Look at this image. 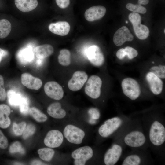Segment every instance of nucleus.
Returning a JSON list of instances; mask_svg holds the SVG:
<instances>
[{"instance_id":"f257e3e1","label":"nucleus","mask_w":165,"mask_h":165,"mask_svg":"<svg viewBox=\"0 0 165 165\" xmlns=\"http://www.w3.org/2000/svg\"><path fill=\"white\" fill-rule=\"evenodd\" d=\"M141 117L149 148L155 155L165 159V117L160 112H144Z\"/></svg>"},{"instance_id":"f03ea898","label":"nucleus","mask_w":165,"mask_h":165,"mask_svg":"<svg viewBox=\"0 0 165 165\" xmlns=\"http://www.w3.org/2000/svg\"><path fill=\"white\" fill-rule=\"evenodd\" d=\"M116 136L121 138L126 147L131 149L146 150L149 148L140 116L132 117L125 128Z\"/></svg>"},{"instance_id":"7ed1b4c3","label":"nucleus","mask_w":165,"mask_h":165,"mask_svg":"<svg viewBox=\"0 0 165 165\" xmlns=\"http://www.w3.org/2000/svg\"><path fill=\"white\" fill-rule=\"evenodd\" d=\"M131 117L119 115L106 120L98 128L97 133L99 137L101 140L114 137L123 130Z\"/></svg>"},{"instance_id":"20e7f679","label":"nucleus","mask_w":165,"mask_h":165,"mask_svg":"<svg viewBox=\"0 0 165 165\" xmlns=\"http://www.w3.org/2000/svg\"><path fill=\"white\" fill-rule=\"evenodd\" d=\"M122 165H150L154 160L148 150H133L123 154L120 160Z\"/></svg>"},{"instance_id":"39448f33","label":"nucleus","mask_w":165,"mask_h":165,"mask_svg":"<svg viewBox=\"0 0 165 165\" xmlns=\"http://www.w3.org/2000/svg\"><path fill=\"white\" fill-rule=\"evenodd\" d=\"M112 144L105 153L103 161L105 165H114L120 160L126 147L118 136L113 137Z\"/></svg>"},{"instance_id":"423d86ee","label":"nucleus","mask_w":165,"mask_h":165,"mask_svg":"<svg viewBox=\"0 0 165 165\" xmlns=\"http://www.w3.org/2000/svg\"><path fill=\"white\" fill-rule=\"evenodd\" d=\"M122 90L124 95L131 100L138 98L141 91L138 82L131 78H126L122 80L121 83Z\"/></svg>"},{"instance_id":"0eeeda50","label":"nucleus","mask_w":165,"mask_h":165,"mask_svg":"<svg viewBox=\"0 0 165 165\" xmlns=\"http://www.w3.org/2000/svg\"><path fill=\"white\" fill-rule=\"evenodd\" d=\"M63 135L71 143L79 145L82 143L85 137L84 131L81 128L72 124L66 125L63 130Z\"/></svg>"},{"instance_id":"6e6552de","label":"nucleus","mask_w":165,"mask_h":165,"mask_svg":"<svg viewBox=\"0 0 165 165\" xmlns=\"http://www.w3.org/2000/svg\"><path fill=\"white\" fill-rule=\"evenodd\" d=\"M129 19L132 24L134 32L137 37L141 40L147 38L149 35V30L147 26L141 24V18L140 15L133 12L129 15Z\"/></svg>"},{"instance_id":"1a4fd4ad","label":"nucleus","mask_w":165,"mask_h":165,"mask_svg":"<svg viewBox=\"0 0 165 165\" xmlns=\"http://www.w3.org/2000/svg\"><path fill=\"white\" fill-rule=\"evenodd\" d=\"M102 81L96 75L91 76L88 79L85 88V93L90 98L97 99L100 96Z\"/></svg>"},{"instance_id":"9d476101","label":"nucleus","mask_w":165,"mask_h":165,"mask_svg":"<svg viewBox=\"0 0 165 165\" xmlns=\"http://www.w3.org/2000/svg\"><path fill=\"white\" fill-rule=\"evenodd\" d=\"M93 150L91 147L84 146L75 150L72 152L71 156L74 160V165H84L93 157Z\"/></svg>"},{"instance_id":"9b49d317","label":"nucleus","mask_w":165,"mask_h":165,"mask_svg":"<svg viewBox=\"0 0 165 165\" xmlns=\"http://www.w3.org/2000/svg\"><path fill=\"white\" fill-rule=\"evenodd\" d=\"M86 55L90 63L96 66L102 65L105 61V57L99 47L93 45L87 50Z\"/></svg>"},{"instance_id":"f8f14e48","label":"nucleus","mask_w":165,"mask_h":165,"mask_svg":"<svg viewBox=\"0 0 165 165\" xmlns=\"http://www.w3.org/2000/svg\"><path fill=\"white\" fill-rule=\"evenodd\" d=\"M88 75L85 72L77 71L73 74L68 81V87L71 90L76 91L81 89L87 81Z\"/></svg>"},{"instance_id":"ddd939ff","label":"nucleus","mask_w":165,"mask_h":165,"mask_svg":"<svg viewBox=\"0 0 165 165\" xmlns=\"http://www.w3.org/2000/svg\"><path fill=\"white\" fill-rule=\"evenodd\" d=\"M64 136L62 133L57 130L49 131L45 136L44 142L47 147L55 148L59 147L64 141Z\"/></svg>"},{"instance_id":"4468645a","label":"nucleus","mask_w":165,"mask_h":165,"mask_svg":"<svg viewBox=\"0 0 165 165\" xmlns=\"http://www.w3.org/2000/svg\"><path fill=\"white\" fill-rule=\"evenodd\" d=\"M44 90L47 96L55 100H60L64 96V92L62 87L55 81L46 82L44 86Z\"/></svg>"},{"instance_id":"2eb2a0df","label":"nucleus","mask_w":165,"mask_h":165,"mask_svg":"<svg viewBox=\"0 0 165 165\" xmlns=\"http://www.w3.org/2000/svg\"><path fill=\"white\" fill-rule=\"evenodd\" d=\"M134 36L128 28L125 26L120 28L115 33L113 41L117 46H120L127 41H131L134 39Z\"/></svg>"},{"instance_id":"dca6fc26","label":"nucleus","mask_w":165,"mask_h":165,"mask_svg":"<svg viewBox=\"0 0 165 165\" xmlns=\"http://www.w3.org/2000/svg\"><path fill=\"white\" fill-rule=\"evenodd\" d=\"M146 78L152 93L155 95L160 94L163 87V83L160 78L151 72L147 74Z\"/></svg>"},{"instance_id":"f3484780","label":"nucleus","mask_w":165,"mask_h":165,"mask_svg":"<svg viewBox=\"0 0 165 165\" xmlns=\"http://www.w3.org/2000/svg\"><path fill=\"white\" fill-rule=\"evenodd\" d=\"M106 11V8L103 6H93L85 11L84 16L87 21H93L103 17L105 14Z\"/></svg>"},{"instance_id":"a211bd4d","label":"nucleus","mask_w":165,"mask_h":165,"mask_svg":"<svg viewBox=\"0 0 165 165\" xmlns=\"http://www.w3.org/2000/svg\"><path fill=\"white\" fill-rule=\"evenodd\" d=\"M21 83L27 88L36 90L39 89L42 84V81L40 79L27 73L21 74Z\"/></svg>"},{"instance_id":"6ab92c4d","label":"nucleus","mask_w":165,"mask_h":165,"mask_svg":"<svg viewBox=\"0 0 165 165\" xmlns=\"http://www.w3.org/2000/svg\"><path fill=\"white\" fill-rule=\"evenodd\" d=\"M49 30L52 33L60 36H65L69 32L70 27L66 21H59L51 23L49 26Z\"/></svg>"},{"instance_id":"aec40b11","label":"nucleus","mask_w":165,"mask_h":165,"mask_svg":"<svg viewBox=\"0 0 165 165\" xmlns=\"http://www.w3.org/2000/svg\"><path fill=\"white\" fill-rule=\"evenodd\" d=\"M47 112L51 117L57 119L64 118L66 116V111L61 107L59 102H54L51 104L47 108Z\"/></svg>"},{"instance_id":"412c9836","label":"nucleus","mask_w":165,"mask_h":165,"mask_svg":"<svg viewBox=\"0 0 165 165\" xmlns=\"http://www.w3.org/2000/svg\"><path fill=\"white\" fill-rule=\"evenodd\" d=\"M11 113L10 107L7 105H0V127L3 129L8 127L11 123L9 116Z\"/></svg>"},{"instance_id":"4be33fe9","label":"nucleus","mask_w":165,"mask_h":165,"mask_svg":"<svg viewBox=\"0 0 165 165\" xmlns=\"http://www.w3.org/2000/svg\"><path fill=\"white\" fill-rule=\"evenodd\" d=\"M15 4L17 8L23 12L33 10L37 6V0H15Z\"/></svg>"},{"instance_id":"5701e85b","label":"nucleus","mask_w":165,"mask_h":165,"mask_svg":"<svg viewBox=\"0 0 165 165\" xmlns=\"http://www.w3.org/2000/svg\"><path fill=\"white\" fill-rule=\"evenodd\" d=\"M54 52L53 46L49 44H45L36 46L34 49L35 56L40 59H44L52 55Z\"/></svg>"},{"instance_id":"b1692460","label":"nucleus","mask_w":165,"mask_h":165,"mask_svg":"<svg viewBox=\"0 0 165 165\" xmlns=\"http://www.w3.org/2000/svg\"><path fill=\"white\" fill-rule=\"evenodd\" d=\"M7 96L9 104L13 107L19 106L23 96L13 90H10L7 93Z\"/></svg>"},{"instance_id":"393cba45","label":"nucleus","mask_w":165,"mask_h":165,"mask_svg":"<svg viewBox=\"0 0 165 165\" xmlns=\"http://www.w3.org/2000/svg\"><path fill=\"white\" fill-rule=\"evenodd\" d=\"M11 30V24L8 20L5 19L0 20V39L6 37Z\"/></svg>"},{"instance_id":"a878e982","label":"nucleus","mask_w":165,"mask_h":165,"mask_svg":"<svg viewBox=\"0 0 165 165\" xmlns=\"http://www.w3.org/2000/svg\"><path fill=\"white\" fill-rule=\"evenodd\" d=\"M71 53L70 51L66 49H63L60 51L58 56V61L62 65L66 66L71 63Z\"/></svg>"},{"instance_id":"bb28decb","label":"nucleus","mask_w":165,"mask_h":165,"mask_svg":"<svg viewBox=\"0 0 165 165\" xmlns=\"http://www.w3.org/2000/svg\"><path fill=\"white\" fill-rule=\"evenodd\" d=\"M39 157L46 161H50L54 154V151L50 148H45L39 149L38 151Z\"/></svg>"},{"instance_id":"cd10ccee","label":"nucleus","mask_w":165,"mask_h":165,"mask_svg":"<svg viewBox=\"0 0 165 165\" xmlns=\"http://www.w3.org/2000/svg\"><path fill=\"white\" fill-rule=\"evenodd\" d=\"M28 113L38 122H45L47 119V116L36 108L32 107L29 108Z\"/></svg>"},{"instance_id":"c85d7f7f","label":"nucleus","mask_w":165,"mask_h":165,"mask_svg":"<svg viewBox=\"0 0 165 165\" xmlns=\"http://www.w3.org/2000/svg\"><path fill=\"white\" fill-rule=\"evenodd\" d=\"M126 7L128 10L135 13H139L141 14L145 13L147 11L146 9L141 5L134 4L128 3L126 5Z\"/></svg>"},{"instance_id":"c756f323","label":"nucleus","mask_w":165,"mask_h":165,"mask_svg":"<svg viewBox=\"0 0 165 165\" xmlns=\"http://www.w3.org/2000/svg\"><path fill=\"white\" fill-rule=\"evenodd\" d=\"M150 72L161 79L165 78V66L163 65L155 66L150 68Z\"/></svg>"},{"instance_id":"7c9ffc66","label":"nucleus","mask_w":165,"mask_h":165,"mask_svg":"<svg viewBox=\"0 0 165 165\" xmlns=\"http://www.w3.org/2000/svg\"><path fill=\"white\" fill-rule=\"evenodd\" d=\"M26 126L25 122H22L18 124L14 122L13 125V129L15 135L17 136L22 135Z\"/></svg>"},{"instance_id":"2f4dec72","label":"nucleus","mask_w":165,"mask_h":165,"mask_svg":"<svg viewBox=\"0 0 165 165\" xmlns=\"http://www.w3.org/2000/svg\"><path fill=\"white\" fill-rule=\"evenodd\" d=\"M9 152L11 153L19 152L24 154L25 153V150L22 147L21 143L18 141L14 142L10 146Z\"/></svg>"},{"instance_id":"473e14b6","label":"nucleus","mask_w":165,"mask_h":165,"mask_svg":"<svg viewBox=\"0 0 165 165\" xmlns=\"http://www.w3.org/2000/svg\"><path fill=\"white\" fill-rule=\"evenodd\" d=\"M19 106L20 111L22 114L26 115L28 113L29 109V102L27 98L23 97Z\"/></svg>"},{"instance_id":"72a5a7b5","label":"nucleus","mask_w":165,"mask_h":165,"mask_svg":"<svg viewBox=\"0 0 165 165\" xmlns=\"http://www.w3.org/2000/svg\"><path fill=\"white\" fill-rule=\"evenodd\" d=\"M35 130L36 128L35 125L31 124H28L26 126L22 134L23 139H26L33 135L35 133Z\"/></svg>"},{"instance_id":"f704fd0d","label":"nucleus","mask_w":165,"mask_h":165,"mask_svg":"<svg viewBox=\"0 0 165 165\" xmlns=\"http://www.w3.org/2000/svg\"><path fill=\"white\" fill-rule=\"evenodd\" d=\"M126 56L130 59H132L138 55V52L136 49L130 46H127L124 48Z\"/></svg>"},{"instance_id":"c9c22d12","label":"nucleus","mask_w":165,"mask_h":165,"mask_svg":"<svg viewBox=\"0 0 165 165\" xmlns=\"http://www.w3.org/2000/svg\"><path fill=\"white\" fill-rule=\"evenodd\" d=\"M6 92L4 86L3 77L0 75V101H4L6 98Z\"/></svg>"},{"instance_id":"e433bc0d","label":"nucleus","mask_w":165,"mask_h":165,"mask_svg":"<svg viewBox=\"0 0 165 165\" xmlns=\"http://www.w3.org/2000/svg\"><path fill=\"white\" fill-rule=\"evenodd\" d=\"M8 144L7 138L0 130V148L5 149L8 146Z\"/></svg>"},{"instance_id":"4c0bfd02","label":"nucleus","mask_w":165,"mask_h":165,"mask_svg":"<svg viewBox=\"0 0 165 165\" xmlns=\"http://www.w3.org/2000/svg\"><path fill=\"white\" fill-rule=\"evenodd\" d=\"M57 4L60 8L64 9L67 7L70 4V0H56Z\"/></svg>"},{"instance_id":"58836bf2","label":"nucleus","mask_w":165,"mask_h":165,"mask_svg":"<svg viewBox=\"0 0 165 165\" xmlns=\"http://www.w3.org/2000/svg\"><path fill=\"white\" fill-rule=\"evenodd\" d=\"M116 56L117 58L119 59L122 60L126 56V53L124 49L121 48L119 50L116 52Z\"/></svg>"},{"instance_id":"ea45409f","label":"nucleus","mask_w":165,"mask_h":165,"mask_svg":"<svg viewBox=\"0 0 165 165\" xmlns=\"http://www.w3.org/2000/svg\"><path fill=\"white\" fill-rule=\"evenodd\" d=\"M8 53V52L7 50L0 48V63L2 58L6 56Z\"/></svg>"},{"instance_id":"a19ab883","label":"nucleus","mask_w":165,"mask_h":165,"mask_svg":"<svg viewBox=\"0 0 165 165\" xmlns=\"http://www.w3.org/2000/svg\"><path fill=\"white\" fill-rule=\"evenodd\" d=\"M149 2V0H138V4L141 5H146Z\"/></svg>"},{"instance_id":"79ce46f5","label":"nucleus","mask_w":165,"mask_h":165,"mask_svg":"<svg viewBox=\"0 0 165 165\" xmlns=\"http://www.w3.org/2000/svg\"><path fill=\"white\" fill-rule=\"evenodd\" d=\"M44 163L40 161L35 160L32 162L31 164L32 165H44Z\"/></svg>"},{"instance_id":"37998d69","label":"nucleus","mask_w":165,"mask_h":165,"mask_svg":"<svg viewBox=\"0 0 165 165\" xmlns=\"http://www.w3.org/2000/svg\"><path fill=\"white\" fill-rule=\"evenodd\" d=\"M164 33H165V29H164Z\"/></svg>"}]
</instances>
